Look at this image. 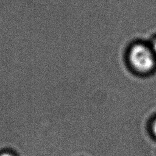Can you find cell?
I'll return each mask as SVG.
<instances>
[{"label":"cell","mask_w":156,"mask_h":156,"mask_svg":"<svg viewBox=\"0 0 156 156\" xmlns=\"http://www.w3.org/2000/svg\"><path fill=\"white\" fill-rule=\"evenodd\" d=\"M152 130H153L154 133L156 136V119L155 120V121L154 122V123L152 124Z\"/></svg>","instance_id":"obj_3"},{"label":"cell","mask_w":156,"mask_h":156,"mask_svg":"<svg viewBox=\"0 0 156 156\" xmlns=\"http://www.w3.org/2000/svg\"><path fill=\"white\" fill-rule=\"evenodd\" d=\"M0 156H13V155L9 153L5 152V153H2V154H1Z\"/></svg>","instance_id":"obj_4"},{"label":"cell","mask_w":156,"mask_h":156,"mask_svg":"<svg viewBox=\"0 0 156 156\" xmlns=\"http://www.w3.org/2000/svg\"><path fill=\"white\" fill-rule=\"evenodd\" d=\"M127 59L130 67L138 74L148 75L156 69V55L149 43L136 41L132 44Z\"/></svg>","instance_id":"obj_1"},{"label":"cell","mask_w":156,"mask_h":156,"mask_svg":"<svg viewBox=\"0 0 156 156\" xmlns=\"http://www.w3.org/2000/svg\"><path fill=\"white\" fill-rule=\"evenodd\" d=\"M152 51H154V54L156 55V35L154 36L151 40L150 42H149Z\"/></svg>","instance_id":"obj_2"}]
</instances>
